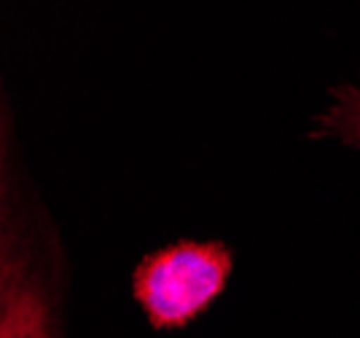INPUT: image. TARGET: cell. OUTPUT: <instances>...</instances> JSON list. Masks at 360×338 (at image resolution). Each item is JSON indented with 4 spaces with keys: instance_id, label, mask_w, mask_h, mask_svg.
<instances>
[{
    "instance_id": "1",
    "label": "cell",
    "mask_w": 360,
    "mask_h": 338,
    "mask_svg": "<svg viewBox=\"0 0 360 338\" xmlns=\"http://www.w3.org/2000/svg\"><path fill=\"white\" fill-rule=\"evenodd\" d=\"M68 255L25 167L14 116L0 113V338H65Z\"/></svg>"
},
{
    "instance_id": "2",
    "label": "cell",
    "mask_w": 360,
    "mask_h": 338,
    "mask_svg": "<svg viewBox=\"0 0 360 338\" xmlns=\"http://www.w3.org/2000/svg\"><path fill=\"white\" fill-rule=\"evenodd\" d=\"M234 252L221 239H180L140 258L132 271V295L153 330H178L226 290Z\"/></svg>"
},
{
    "instance_id": "3",
    "label": "cell",
    "mask_w": 360,
    "mask_h": 338,
    "mask_svg": "<svg viewBox=\"0 0 360 338\" xmlns=\"http://www.w3.org/2000/svg\"><path fill=\"white\" fill-rule=\"evenodd\" d=\"M312 137L336 140L360 150V78L355 84H342L328 91V105L315 116Z\"/></svg>"
}]
</instances>
